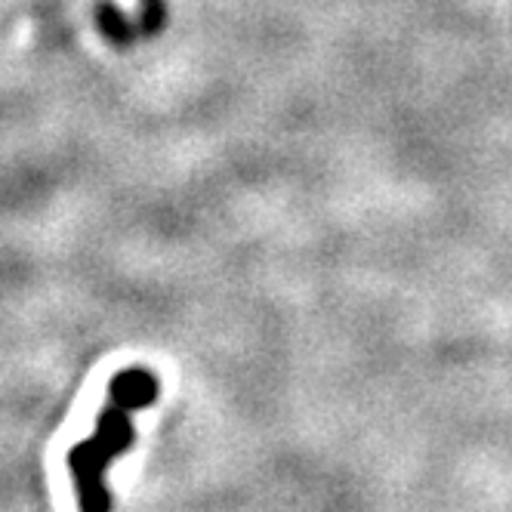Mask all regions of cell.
<instances>
[{
  "label": "cell",
  "mask_w": 512,
  "mask_h": 512,
  "mask_svg": "<svg viewBox=\"0 0 512 512\" xmlns=\"http://www.w3.org/2000/svg\"><path fill=\"white\" fill-rule=\"evenodd\" d=\"M158 398V380L152 371L127 368L108 383V401L99 414L96 432L68 451V469L75 475L81 512H112V494L105 488V469L133 442V414Z\"/></svg>",
  "instance_id": "cell-1"
},
{
  "label": "cell",
  "mask_w": 512,
  "mask_h": 512,
  "mask_svg": "<svg viewBox=\"0 0 512 512\" xmlns=\"http://www.w3.org/2000/svg\"><path fill=\"white\" fill-rule=\"evenodd\" d=\"M96 22H99V31L105 34V41H112L115 47H127L133 44V25L130 19L115 7V4H108V0H102V4L96 7Z\"/></svg>",
  "instance_id": "cell-2"
},
{
  "label": "cell",
  "mask_w": 512,
  "mask_h": 512,
  "mask_svg": "<svg viewBox=\"0 0 512 512\" xmlns=\"http://www.w3.org/2000/svg\"><path fill=\"white\" fill-rule=\"evenodd\" d=\"M167 25V4L164 0H139V31L158 34Z\"/></svg>",
  "instance_id": "cell-3"
}]
</instances>
